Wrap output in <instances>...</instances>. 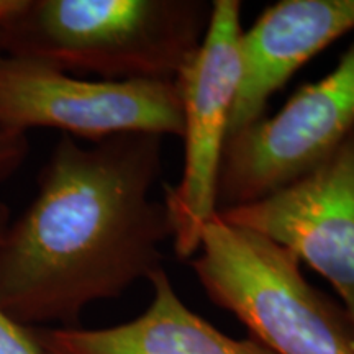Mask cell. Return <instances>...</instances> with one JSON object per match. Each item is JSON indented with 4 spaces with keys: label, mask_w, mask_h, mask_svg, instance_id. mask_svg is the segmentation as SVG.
Here are the masks:
<instances>
[{
    "label": "cell",
    "mask_w": 354,
    "mask_h": 354,
    "mask_svg": "<svg viewBox=\"0 0 354 354\" xmlns=\"http://www.w3.org/2000/svg\"><path fill=\"white\" fill-rule=\"evenodd\" d=\"M15 6V0H0V20ZM30 153V141L25 131L0 123V183L15 174Z\"/></svg>",
    "instance_id": "10"
},
{
    "label": "cell",
    "mask_w": 354,
    "mask_h": 354,
    "mask_svg": "<svg viewBox=\"0 0 354 354\" xmlns=\"http://www.w3.org/2000/svg\"><path fill=\"white\" fill-rule=\"evenodd\" d=\"M162 140L127 133L82 146L57 141L38 194L0 240V310L24 328H74L88 305L122 297L162 268L172 240L151 197Z\"/></svg>",
    "instance_id": "1"
},
{
    "label": "cell",
    "mask_w": 354,
    "mask_h": 354,
    "mask_svg": "<svg viewBox=\"0 0 354 354\" xmlns=\"http://www.w3.org/2000/svg\"><path fill=\"white\" fill-rule=\"evenodd\" d=\"M241 33L240 0H214L202 46L177 79L184 169L179 183L165 185L162 201L179 259L190 261L197 254L203 227L218 214L216 187L241 79Z\"/></svg>",
    "instance_id": "4"
},
{
    "label": "cell",
    "mask_w": 354,
    "mask_h": 354,
    "mask_svg": "<svg viewBox=\"0 0 354 354\" xmlns=\"http://www.w3.org/2000/svg\"><path fill=\"white\" fill-rule=\"evenodd\" d=\"M218 215L271 238L322 274L354 326V131L295 183Z\"/></svg>",
    "instance_id": "7"
},
{
    "label": "cell",
    "mask_w": 354,
    "mask_h": 354,
    "mask_svg": "<svg viewBox=\"0 0 354 354\" xmlns=\"http://www.w3.org/2000/svg\"><path fill=\"white\" fill-rule=\"evenodd\" d=\"M210 17L207 0H15L0 55L100 81L177 82Z\"/></svg>",
    "instance_id": "2"
},
{
    "label": "cell",
    "mask_w": 354,
    "mask_h": 354,
    "mask_svg": "<svg viewBox=\"0 0 354 354\" xmlns=\"http://www.w3.org/2000/svg\"><path fill=\"white\" fill-rule=\"evenodd\" d=\"M284 246L216 214L190 259L198 284L274 354H354V326Z\"/></svg>",
    "instance_id": "3"
},
{
    "label": "cell",
    "mask_w": 354,
    "mask_h": 354,
    "mask_svg": "<svg viewBox=\"0 0 354 354\" xmlns=\"http://www.w3.org/2000/svg\"><path fill=\"white\" fill-rule=\"evenodd\" d=\"M353 131L354 41L330 74L300 87L279 112L230 136L216 187L218 212L295 183Z\"/></svg>",
    "instance_id": "5"
},
{
    "label": "cell",
    "mask_w": 354,
    "mask_h": 354,
    "mask_svg": "<svg viewBox=\"0 0 354 354\" xmlns=\"http://www.w3.org/2000/svg\"><path fill=\"white\" fill-rule=\"evenodd\" d=\"M353 30L354 0H281L266 8L241 33V79L230 136L263 118L279 88L313 56Z\"/></svg>",
    "instance_id": "8"
},
{
    "label": "cell",
    "mask_w": 354,
    "mask_h": 354,
    "mask_svg": "<svg viewBox=\"0 0 354 354\" xmlns=\"http://www.w3.org/2000/svg\"><path fill=\"white\" fill-rule=\"evenodd\" d=\"M0 123L92 143L127 133L183 136V100L177 82L88 81L0 55Z\"/></svg>",
    "instance_id": "6"
},
{
    "label": "cell",
    "mask_w": 354,
    "mask_h": 354,
    "mask_svg": "<svg viewBox=\"0 0 354 354\" xmlns=\"http://www.w3.org/2000/svg\"><path fill=\"white\" fill-rule=\"evenodd\" d=\"M153 299L140 317L99 330L32 328L41 354H274L253 338L215 328L179 297L165 269L149 277Z\"/></svg>",
    "instance_id": "9"
},
{
    "label": "cell",
    "mask_w": 354,
    "mask_h": 354,
    "mask_svg": "<svg viewBox=\"0 0 354 354\" xmlns=\"http://www.w3.org/2000/svg\"><path fill=\"white\" fill-rule=\"evenodd\" d=\"M8 225H10L8 209L6 203L0 202V240ZM0 354H41L35 342L33 330L17 325L2 310H0Z\"/></svg>",
    "instance_id": "11"
}]
</instances>
